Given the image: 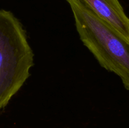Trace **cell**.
<instances>
[{"label":"cell","instance_id":"obj_3","mask_svg":"<svg viewBox=\"0 0 129 128\" xmlns=\"http://www.w3.org/2000/svg\"><path fill=\"white\" fill-rule=\"evenodd\" d=\"M99 17L129 40V18L118 0H82Z\"/></svg>","mask_w":129,"mask_h":128},{"label":"cell","instance_id":"obj_1","mask_svg":"<svg viewBox=\"0 0 129 128\" xmlns=\"http://www.w3.org/2000/svg\"><path fill=\"white\" fill-rule=\"evenodd\" d=\"M83 45L102 67L118 75L129 90V40L94 13L82 0H66Z\"/></svg>","mask_w":129,"mask_h":128},{"label":"cell","instance_id":"obj_2","mask_svg":"<svg viewBox=\"0 0 129 128\" xmlns=\"http://www.w3.org/2000/svg\"><path fill=\"white\" fill-rule=\"evenodd\" d=\"M34 54L20 20L10 11L0 9V110L30 76Z\"/></svg>","mask_w":129,"mask_h":128}]
</instances>
